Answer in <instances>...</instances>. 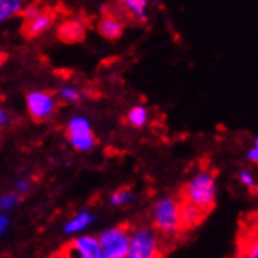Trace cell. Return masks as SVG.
<instances>
[{"label": "cell", "instance_id": "11", "mask_svg": "<svg viewBox=\"0 0 258 258\" xmlns=\"http://www.w3.org/2000/svg\"><path fill=\"white\" fill-rule=\"evenodd\" d=\"M93 221H94L93 213L88 210H83L68 221V224L64 225V232L66 233H80L89 224H93Z\"/></svg>", "mask_w": 258, "mask_h": 258}, {"label": "cell", "instance_id": "3", "mask_svg": "<svg viewBox=\"0 0 258 258\" xmlns=\"http://www.w3.org/2000/svg\"><path fill=\"white\" fill-rule=\"evenodd\" d=\"M127 258H163L160 235L150 227L132 230Z\"/></svg>", "mask_w": 258, "mask_h": 258}, {"label": "cell", "instance_id": "2", "mask_svg": "<svg viewBox=\"0 0 258 258\" xmlns=\"http://www.w3.org/2000/svg\"><path fill=\"white\" fill-rule=\"evenodd\" d=\"M152 224L158 235L172 236L183 232L181 204L177 197H161L152 207Z\"/></svg>", "mask_w": 258, "mask_h": 258}, {"label": "cell", "instance_id": "10", "mask_svg": "<svg viewBox=\"0 0 258 258\" xmlns=\"http://www.w3.org/2000/svg\"><path fill=\"white\" fill-rule=\"evenodd\" d=\"M56 33H58V38L63 42L74 44V42L83 41L86 28H85V24L79 19H68L59 24Z\"/></svg>", "mask_w": 258, "mask_h": 258}, {"label": "cell", "instance_id": "8", "mask_svg": "<svg viewBox=\"0 0 258 258\" xmlns=\"http://www.w3.org/2000/svg\"><path fill=\"white\" fill-rule=\"evenodd\" d=\"M55 21H56L55 10L50 8V7H41V10L35 14L32 19L24 21L22 33L27 38L39 36L44 32H47V30L55 24Z\"/></svg>", "mask_w": 258, "mask_h": 258}, {"label": "cell", "instance_id": "12", "mask_svg": "<svg viewBox=\"0 0 258 258\" xmlns=\"http://www.w3.org/2000/svg\"><path fill=\"white\" fill-rule=\"evenodd\" d=\"M124 7V10L130 14L135 21L146 22L147 21V2L144 0H125L120 4Z\"/></svg>", "mask_w": 258, "mask_h": 258}, {"label": "cell", "instance_id": "4", "mask_svg": "<svg viewBox=\"0 0 258 258\" xmlns=\"http://www.w3.org/2000/svg\"><path fill=\"white\" fill-rule=\"evenodd\" d=\"M130 225L120 224L107 229L97 238L103 258H127L130 246Z\"/></svg>", "mask_w": 258, "mask_h": 258}, {"label": "cell", "instance_id": "6", "mask_svg": "<svg viewBox=\"0 0 258 258\" xmlns=\"http://www.w3.org/2000/svg\"><path fill=\"white\" fill-rule=\"evenodd\" d=\"M28 114L36 122H44L53 116L56 110V99L49 91H32L27 94Z\"/></svg>", "mask_w": 258, "mask_h": 258}, {"label": "cell", "instance_id": "14", "mask_svg": "<svg viewBox=\"0 0 258 258\" xmlns=\"http://www.w3.org/2000/svg\"><path fill=\"white\" fill-rule=\"evenodd\" d=\"M21 0H0V22H4L13 16H18L24 10Z\"/></svg>", "mask_w": 258, "mask_h": 258}, {"label": "cell", "instance_id": "5", "mask_svg": "<svg viewBox=\"0 0 258 258\" xmlns=\"http://www.w3.org/2000/svg\"><path fill=\"white\" fill-rule=\"evenodd\" d=\"M66 132L71 146L79 152H88L97 143L89 120L85 116H74L69 120Z\"/></svg>", "mask_w": 258, "mask_h": 258}, {"label": "cell", "instance_id": "17", "mask_svg": "<svg viewBox=\"0 0 258 258\" xmlns=\"http://www.w3.org/2000/svg\"><path fill=\"white\" fill-rule=\"evenodd\" d=\"M239 258H258V242L255 236L247 238L246 241L241 242V249H239Z\"/></svg>", "mask_w": 258, "mask_h": 258}, {"label": "cell", "instance_id": "1", "mask_svg": "<svg viewBox=\"0 0 258 258\" xmlns=\"http://www.w3.org/2000/svg\"><path fill=\"white\" fill-rule=\"evenodd\" d=\"M178 199L197 210L204 211L205 215L210 213L216 201V174L211 169H201L194 174L189 183L183 188V192Z\"/></svg>", "mask_w": 258, "mask_h": 258}, {"label": "cell", "instance_id": "9", "mask_svg": "<svg viewBox=\"0 0 258 258\" xmlns=\"http://www.w3.org/2000/svg\"><path fill=\"white\" fill-rule=\"evenodd\" d=\"M97 30L100 36H103L105 39L114 41L117 38L122 36L124 33V22L120 21L116 14L113 13H105L100 18L99 24H97Z\"/></svg>", "mask_w": 258, "mask_h": 258}, {"label": "cell", "instance_id": "20", "mask_svg": "<svg viewBox=\"0 0 258 258\" xmlns=\"http://www.w3.org/2000/svg\"><path fill=\"white\" fill-rule=\"evenodd\" d=\"M30 188H32V181H30L28 178H19V180L16 181V191H18V196H19V194L25 196V194L30 191Z\"/></svg>", "mask_w": 258, "mask_h": 258}, {"label": "cell", "instance_id": "13", "mask_svg": "<svg viewBox=\"0 0 258 258\" xmlns=\"http://www.w3.org/2000/svg\"><path fill=\"white\" fill-rule=\"evenodd\" d=\"M147 122H149V111L143 105H135L127 113V124L135 128H141Z\"/></svg>", "mask_w": 258, "mask_h": 258}, {"label": "cell", "instance_id": "7", "mask_svg": "<svg viewBox=\"0 0 258 258\" xmlns=\"http://www.w3.org/2000/svg\"><path fill=\"white\" fill-rule=\"evenodd\" d=\"M63 258H103L96 236L83 235L71 241L59 252Z\"/></svg>", "mask_w": 258, "mask_h": 258}, {"label": "cell", "instance_id": "18", "mask_svg": "<svg viewBox=\"0 0 258 258\" xmlns=\"http://www.w3.org/2000/svg\"><path fill=\"white\" fill-rule=\"evenodd\" d=\"M21 201V196H18L16 192H10V194H5L2 199H0V210L4 211H10L16 207Z\"/></svg>", "mask_w": 258, "mask_h": 258}, {"label": "cell", "instance_id": "19", "mask_svg": "<svg viewBox=\"0 0 258 258\" xmlns=\"http://www.w3.org/2000/svg\"><path fill=\"white\" fill-rule=\"evenodd\" d=\"M239 181H241V183L244 185L246 188H249V189H255V188H256L255 175H253L250 171H247V169H242V171L239 172Z\"/></svg>", "mask_w": 258, "mask_h": 258}, {"label": "cell", "instance_id": "15", "mask_svg": "<svg viewBox=\"0 0 258 258\" xmlns=\"http://www.w3.org/2000/svg\"><path fill=\"white\" fill-rule=\"evenodd\" d=\"M135 201V194L130 188H119L110 197V204L114 207H122Z\"/></svg>", "mask_w": 258, "mask_h": 258}, {"label": "cell", "instance_id": "22", "mask_svg": "<svg viewBox=\"0 0 258 258\" xmlns=\"http://www.w3.org/2000/svg\"><path fill=\"white\" fill-rule=\"evenodd\" d=\"M10 124V114L4 108V105L0 103V128H4Z\"/></svg>", "mask_w": 258, "mask_h": 258}, {"label": "cell", "instance_id": "21", "mask_svg": "<svg viewBox=\"0 0 258 258\" xmlns=\"http://www.w3.org/2000/svg\"><path fill=\"white\" fill-rule=\"evenodd\" d=\"M247 160L250 163H256L258 161V140H253V146L247 150Z\"/></svg>", "mask_w": 258, "mask_h": 258}, {"label": "cell", "instance_id": "23", "mask_svg": "<svg viewBox=\"0 0 258 258\" xmlns=\"http://www.w3.org/2000/svg\"><path fill=\"white\" fill-rule=\"evenodd\" d=\"M7 227H8V218L5 213H0V235L5 232Z\"/></svg>", "mask_w": 258, "mask_h": 258}, {"label": "cell", "instance_id": "16", "mask_svg": "<svg viewBox=\"0 0 258 258\" xmlns=\"http://www.w3.org/2000/svg\"><path fill=\"white\" fill-rule=\"evenodd\" d=\"M58 97L64 100V102H69V103H77L80 102L85 96L80 89H77L75 86H61L58 89Z\"/></svg>", "mask_w": 258, "mask_h": 258}, {"label": "cell", "instance_id": "24", "mask_svg": "<svg viewBox=\"0 0 258 258\" xmlns=\"http://www.w3.org/2000/svg\"><path fill=\"white\" fill-rule=\"evenodd\" d=\"M53 258H63V256H61V255H59V253H56V255H55Z\"/></svg>", "mask_w": 258, "mask_h": 258}]
</instances>
